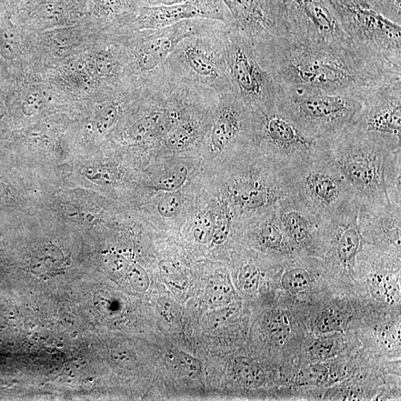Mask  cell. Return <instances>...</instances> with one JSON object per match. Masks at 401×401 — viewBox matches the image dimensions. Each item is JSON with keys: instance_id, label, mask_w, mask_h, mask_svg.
<instances>
[{"instance_id": "23", "label": "cell", "mask_w": 401, "mask_h": 401, "mask_svg": "<svg viewBox=\"0 0 401 401\" xmlns=\"http://www.w3.org/2000/svg\"><path fill=\"white\" fill-rule=\"evenodd\" d=\"M233 295V287L225 277H217L207 288L206 297L214 306H222L230 303Z\"/></svg>"}, {"instance_id": "39", "label": "cell", "mask_w": 401, "mask_h": 401, "mask_svg": "<svg viewBox=\"0 0 401 401\" xmlns=\"http://www.w3.org/2000/svg\"><path fill=\"white\" fill-rule=\"evenodd\" d=\"M44 100L39 93H32L26 97L23 106V111L26 115H32L42 108Z\"/></svg>"}, {"instance_id": "13", "label": "cell", "mask_w": 401, "mask_h": 401, "mask_svg": "<svg viewBox=\"0 0 401 401\" xmlns=\"http://www.w3.org/2000/svg\"><path fill=\"white\" fill-rule=\"evenodd\" d=\"M207 136L212 152H245L254 146V110L234 93L219 96Z\"/></svg>"}, {"instance_id": "37", "label": "cell", "mask_w": 401, "mask_h": 401, "mask_svg": "<svg viewBox=\"0 0 401 401\" xmlns=\"http://www.w3.org/2000/svg\"><path fill=\"white\" fill-rule=\"evenodd\" d=\"M160 274L169 285L183 289L186 285V279L171 264L165 263L160 265Z\"/></svg>"}, {"instance_id": "28", "label": "cell", "mask_w": 401, "mask_h": 401, "mask_svg": "<svg viewBox=\"0 0 401 401\" xmlns=\"http://www.w3.org/2000/svg\"><path fill=\"white\" fill-rule=\"evenodd\" d=\"M381 15L401 25V0H364Z\"/></svg>"}, {"instance_id": "21", "label": "cell", "mask_w": 401, "mask_h": 401, "mask_svg": "<svg viewBox=\"0 0 401 401\" xmlns=\"http://www.w3.org/2000/svg\"><path fill=\"white\" fill-rule=\"evenodd\" d=\"M188 170L183 165H178L167 170L156 179L154 186L158 190L174 192L182 187L187 179Z\"/></svg>"}, {"instance_id": "40", "label": "cell", "mask_w": 401, "mask_h": 401, "mask_svg": "<svg viewBox=\"0 0 401 401\" xmlns=\"http://www.w3.org/2000/svg\"><path fill=\"white\" fill-rule=\"evenodd\" d=\"M189 1L190 0H142V6H174Z\"/></svg>"}, {"instance_id": "5", "label": "cell", "mask_w": 401, "mask_h": 401, "mask_svg": "<svg viewBox=\"0 0 401 401\" xmlns=\"http://www.w3.org/2000/svg\"><path fill=\"white\" fill-rule=\"evenodd\" d=\"M355 48L384 66L401 70V25L364 0H328Z\"/></svg>"}, {"instance_id": "24", "label": "cell", "mask_w": 401, "mask_h": 401, "mask_svg": "<svg viewBox=\"0 0 401 401\" xmlns=\"http://www.w3.org/2000/svg\"><path fill=\"white\" fill-rule=\"evenodd\" d=\"M118 56L112 49H104L95 56V67L100 77L108 80L118 79L120 77V63Z\"/></svg>"}, {"instance_id": "2", "label": "cell", "mask_w": 401, "mask_h": 401, "mask_svg": "<svg viewBox=\"0 0 401 401\" xmlns=\"http://www.w3.org/2000/svg\"><path fill=\"white\" fill-rule=\"evenodd\" d=\"M324 153L359 206L391 205L386 176L389 158L395 152L347 126L336 136L324 140Z\"/></svg>"}, {"instance_id": "27", "label": "cell", "mask_w": 401, "mask_h": 401, "mask_svg": "<svg viewBox=\"0 0 401 401\" xmlns=\"http://www.w3.org/2000/svg\"><path fill=\"white\" fill-rule=\"evenodd\" d=\"M215 218L208 214L198 216L194 227V236L197 243L207 244L212 241Z\"/></svg>"}, {"instance_id": "22", "label": "cell", "mask_w": 401, "mask_h": 401, "mask_svg": "<svg viewBox=\"0 0 401 401\" xmlns=\"http://www.w3.org/2000/svg\"><path fill=\"white\" fill-rule=\"evenodd\" d=\"M313 283L312 274L304 267L290 268L282 277L283 287L290 292H301Z\"/></svg>"}, {"instance_id": "18", "label": "cell", "mask_w": 401, "mask_h": 401, "mask_svg": "<svg viewBox=\"0 0 401 401\" xmlns=\"http://www.w3.org/2000/svg\"><path fill=\"white\" fill-rule=\"evenodd\" d=\"M250 219L254 220L253 235L260 248L280 256L294 254L295 250L279 222L276 209Z\"/></svg>"}, {"instance_id": "4", "label": "cell", "mask_w": 401, "mask_h": 401, "mask_svg": "<svg viewBox=\"0 0 401 401\" xmlns=\"http://www.w3.org/2000/svg\"><path fill=\"white\" fill-rule=\"evenodd\" d=\"M242 162L228 186L230 200L248 220L277 208L295 196L286 169L254 146L242 154Z\"/></svg>"}, {"instance_id": "30", "label": "cell", "mask_w": 401, "mask_h": 401, "mask_svg": "<svg viewBox=\"0 0 401 401\" xmlns=\"http://www.w3.org/2000/svg\"><path fill=\"white\" fill-rule=\"evenodd\" d=\"M232 215L223 212L215 218L214 234L212 242L216 245L227 242L232 230Z\"/></svg>"}, {"instance_id": "29", "label": "cell", "mask_w": 401, "mask_h": 401, "mask_svg": "<svg viewBox=\"0 0 401 401\" xmlns=\"http://www.w3.org/2000/svg\"><path fill=\"white\" fill-rule=\"evenodd\" d=\"M260 270L253 264H246L240 269L239 283L248 294L256 293L260 279Z\"/></svg>"}, {"instance_id": "25", "label": "cell", "mask_w": 401, "mask_h": 401, "mask_svg": "<svg viewBox=\"0 0 401 401\" xmlns=\"http://www.w3.org/2000/svg\"><path fill=\"white\" fill-rule=\"evenodd\" d=\"M328 377V369L321 364L309 366L299 371L296 384L299 386H320L326 383Z\"/></svg>"}, {"instance_id": "7", "label": "cell", "mask_w": 401, "mask_h": 401, "mask_svg": "<svg viewBox=\"0 0 401 401\" xmlns=\"http://www.w3.org/2000/svg\"><path fill=\"white\" fill-rule=\"evenodd\" d=\"M286 169L295 196L321 219L337 216L357 203L324 150Z\"/></svg>"}, {"instance_id": "15", "label": "cell", "mask_w": 401, "mask_h": 401, "mask_svg": "<svg viewBox=\"0 0 401 401\" xmlns=\"http://www.w3.org/2000/svg\"><path fill=\"white\" fill-rule=\"evenodd\" d=\"M236 28L254 41L288 35L282 0H223Z\"/></svg>"}, {"instance_id": "1", "label": "cell", "mask_w": 401, "mask_h": 401, "mask_svg": "<svg viewBox=\"0 0 401 401\" xmlns=\"http://www.w3.org/2000/svg\"><path fill=\"white\" fill-rule=\"evenodd\" d=\"M253 41L280 88L363 96L375 84L401 77L400 70L386 67L355 48L321 45L289 34Z\"/></svg>"}, {"instance_id": "3", "label": "cell", "mask_w": 401, "mask_h": 401, "mask_svg": "<svg viewBox=\"0 0 401 401\" xmlns=\"http://www.w3.org/2000/svg\"><path fill=\"white\" fill-rule=\"evenodd\" d=\"M362 96L317 89L280 88L277 108L308 136L332 138L348 125Z\"/></svg>"}, {"instance_id": "17", "label": "cell", "mask_w": 401, "mask_h": 401, "mask_svg": "<svg viewBox=\"0 0 401 401\" xmlns=\"http://www.w3.org/2000/svg\"><path fill=\"white\" fill-rule=\"evenodd\" d=\"M401 207L359 206L358 225L361 235L375 242L400 249Z\"/></svg>"}, {"instance_id": "19", "label": "cell", "mask_w": 401, "mask_h": 401, "mask_svg": "<svg viewBox=\"0 0 401 401\" xmlns=\"http://www.w3.org/2000/svg\"><path fill=\"white\" fill-rule=\"evenodd\" d=\"M64 255L59 249L46 245L37 250L32 260V272L39 276L51 275L62 265Z\"/></svg>"}, {"instance_id": "9", "label": "cell", "mask_w": 401, "mask_h": 401, "mask_svg": "<svg viewBox=\"0 0 401 401\" xmlns=\"http://www.w3.org/2000/svg\"><path fill=\"white\" fill-rule=\"evenodd\" d=\"M254 112V146L284 168L324 152V140L306 133L275 106Z\"/></svg>"}, {"instance_id": "31", "label": "cell", "mask_w": 401, "mask_h": 401, "mask_svg": "<svg viewBox=\"0 0 401 401\" xmlns=\"http://www.w3.org/2000/svg\"><path fill=\"white\" fill-rule=\"evenodd\" d=\"M129 282L138 292H144L149 285V277L146 270L138 265L129 266L126 273Z\"/></svg>"}, {"instance_id": "12", "label": "cell", "mask_w": 401, "mask_h": 401, "mask_svg": "<svg viewBox=\"0 0 401 401\" xmlns=\"http://www.w3.org/2000/svg\"><path fill=\"white\" fill-rule=\"evenodd\" d=\"M288 33L321 45L355 49L328 0H282Z\"/></svg>"}, {"instance_id": "32", "label": "cell", "mask_w": 401, "mask_h": 401, "mask_svg": "<svg viewBox=\"0 0 401 401\" xmlns=\"http://www.w3.org/2000/svg\"><path fill=\"white\" fill-rule=\"evenodd\" d=\"M343 327V319L339 314L326 313L320 316L317 328L320 333H330L339 332Z\"/></svg>"}, {"instance_id": "10", "label": "cell", "mask_w": 401, "mask_h": 401, "mask_svg": "<svg viewBox=\"0 0 401 401\" xmlns=\"http://www.w3.org/2000/svg\"><path fill=\"white\" fill-rule=\"evenodd\" d=\"M348 126L390 151H401V77L369 88Z\"/></svg>"}, {"instance_id": "36", "label": "cell", "mask_w": 401, "mask_h": 401, "mask_svg": "<svg viewBox=\"0 0 401 401\" xmlns=\"http://www.w3.org/2000/svg\"><path fill=\"white\" fill-rule=\"evenodd\" d=\"M84 173L88 178L97 184L109 185L116 179L112 170L104 167H88Z\"/></svg>"}, {"instance_id": "35", "label": "cell", "mask_w": 401, "mask_h": 401, "mask_svg": "<svg viewBox=\"0 0 401 401\" xmlns=\"http://www.w3.org/2000/svg\"><path fill=\"white\" fill-rule=\"evenodd\" d=\"M180 199L176 195H168L160 200L158 210L160 216L170 218L176 216L180 212Z\"/></svg>"}, {"instance_id": "14", "label": "cell", "mask_w": 401, "mask_h": 401, "mask_svg": "<svg viewBox=\"0 0 401 401\" xmlns=\"http://www.w3.org/2000/svg\"><path fill=\"white\" fill-rule=\"evenodd\" d=\"M192 19H214L230 28H236L223 0H190L174 6H143L132 18V23L138 30L155 29Z\"/></svg>"}, {"instance_id": "33", "label": "cell", "mask_w": 401, "mask_h": 401, "mask_svg": "<svg viewBox=\"0 0 401 401\" xmlns=\"http://www.w3.org/2000/svg\"><path fill=\"white\" fill-rule=\"evenodd\" d=\"M104 265L110 274L118 277L125 274L129 266L127 259L119 254L106 255L104 259Z\"/></svg>"}, {"instance_id": "11", "label": "cell", "mask_w": 401, "mask_h": 401, "mask_svg": "<svg viewBox=\"0 0 401 401\" xmlns=\"http://www.w3.org/2000/svg\"><path fill=\"white\" fill-rule=\"evenodd\" d=\"M225 29L234 28L214 19H192L165 28L139 30L130 43V66L144 76L162 66L185 39Z\"/></svg>"}, {"instance_id": "8", "label": "cell", "mask_w": 401, "mask_h": 401, "mask_svg": "<svg viewBox=\"0 0 401 401\" xmlns=\"http://www.w3.org/2000/svg\"><path fill=\"white\" fill-rule=\"evenodd\" d=\"M226 60L234 94L257 111L276 106L280 93L277 80L261 60L253 40L236 28L227 34Z\"/></svg>"}, {"instance_id": "20", "label": "cell", "mask_w": 401, "mask_h": 401, "mask_svg": "<svg viewBox=\"0 0 401 401\" xmlns=\"http://www.w3.org/2000/svg\"><path fill=\"white\" fill-rule=\"evenodd\" d=\"M234 370L238 379L247 387L257 388L265 382L263 369L250 359L237 358L234 363Z\"/></svg>"}, {"instance_id": "26", "label": "cell", "mask_w": 401, "mask_h": 401, "mask_svg": "<svg viewBox=\"0 0 401 401\" xmlns=\"http://www.w3.org/2000/svg\"><path fill=\"white\" fill-rule=\"evenodd\" d=\"M120 102H115L105 106L97 114L95 124L97 131L105 133L117 122L120 115Z\"/></svg>"}, {"instance_id": "38", "label": "cell", "mask_w": 401, "mask_h": 401, "mask_svg": "<svg viewBox=\"0 0 401 401\" xmlns=\"http://www.w3.org/2000/svg\"><path fill=\"white\" fill-rule=\"evenodd\" d=\"M333 343L330 340H320L314 344L310 352L317 360H323L328 357L333 350Z\"/></svg>"}, {"instance_id": "16", "label": "cell", "mask_w": 401, "mask_h": 401, "mask_svg": "<svg viewBox=\"0 0 401 401\" xmlns=\"http://www.w3.org/2000/svg\"><path fill=\"white\" fill-rule=\"evenodd\" d=\"M279 222L296 250H310L324 242L325 220L317 217L298 197H290L276 208Z\"/></svg>"}, {"instance_id": "34", "label": "cell", "mask_w": 401, "mask_h": 401, "mask_svg": "<svg viewBox=\"0 0 401 401\" xmlns=\"http://www.w3.org/2000/svg\"><path fill=\"white\" fill-rule=\"evenodd\" d=\"M177 369L187 375L195 377L200 373V364L197 360L184 353H178L175 357Z\"/></svg>"}, {"instance_id": "6", "label": "cell", "mask_w": 401, "mask_h": 401, "mask_svg": "<svg viewBox=\"0 0 401 401\" xmlns=\"http://www.w3.org/2000/svg\"><path fill=\"white\" fill-rule=\"evenodd\" d=\"M194 35L183 40L163 65L185 82L213 90L218 96L233 93L226 60L227 32Z\"/></svg>"}]
</instances>
